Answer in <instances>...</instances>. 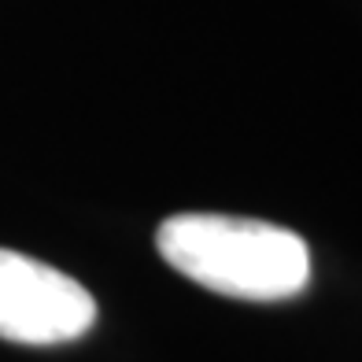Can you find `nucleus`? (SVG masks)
<instances>
[{
	"label": "nucleus",
	"instance_id": "f257e3e1",
	"mask_svg": "<svg viewBox=\"0 0 362 362\" xmlns=\"http://www.w3.org/2000/svg\"><path fill=\"white\" fill-rule=\"evenodd\" d=\"M156 248L170 267L218 296L274 303L310 281V252L285 226L237 215H174L159 226Z\"/></svg>",
	"mask_w": 362,
	"mask_h": 362
},
{
	"label": "nucleus",
	"instance_id": "f03ea898",
	"mask_svg": "<svg viewBox=\"0 0 362 362\" xmlns=\"http://www.w3.org/2000/svg\"><path fill=\"white\" fill-rule=\"evenodd\" d=\"M96 322L89 288L48 262L0 248V340L52 348L86 337Z\"/></svg>",
	"mask_w": 362,
	"mask_h": 362
}]
</instances>
